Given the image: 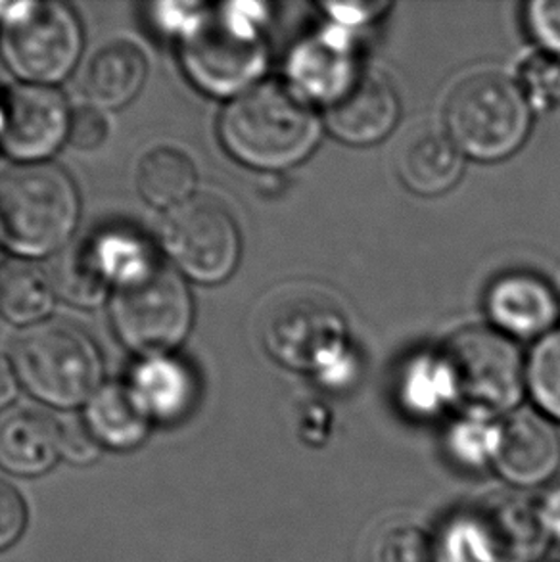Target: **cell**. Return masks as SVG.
Instances as JSON below:
<instances>
[{
    "label": "cell",
    "instance_id": "38",
    "mask_svg": "<svg viewBox=\"0 0 560 562\" xmlns=\"http://www.w3.org/2000/svg\"><path fill=\"white\" fill-rule=\"evenodd\" d=\"M538 513L549 540L560 543V484L547 490L539 499Z\"/></svg>",
    "mask_w": 560,
    "mask_h": 562
},
{
    "label": "cell",
    "instance_id": "7",
    "mask_svg": "<svg viewBox=\"0 0 560 562\" xmlns=\"http://www.w3.org/2000/svg\"><path fill=\"white\" fill-rule=\"evenodd\" d=\"M438 353L462 413L503 418L516 411L526 390V367L508 336L493 328H464Z\"/></svg>",
    "mask_w": 560,
    "mask_h": 562
},
{
    "label": "cell",
    "instance_id": "17",
    "mask_svg": "<svg viewBox=\"0 0 560 562\" xmlns=\"http://www.w3.org/2000/svg\"><path fill=\"white\" fill-rule=\"evenodd\" d=\"M395 166L407 189L436 196L453 189L461 179L464 154L444 131L421 127L403 138Z\"/></svg>",
    "mask_w": 560,
    "mask_h": 562
},
{
    "label": "cell",
    "instance_id": "39",
    "mask_svg": "<svg viewBox=\"0 0 560 562\" xmlns=\"http://www.w3.org/2000/svg\"><path fill=\"white\" fill-rule=\"evenodd\" d=\"M18 394V374H15L12 359L0 353V411L7 409L14 402Z\"/></svg>",
    "mask_w": 560,
    "mask_h": 562
},
{
    "label": "cell",
    "instance_id": "37",
    "mask_svg": "<svg viewBox=\"0 0 560 562\" xmlns=\"http://www.w3.org/2000/svg\"><path fill=\"white\" fill-rule=\"evenodd\" d=\"M323 8L336 25L351 30V27L374 22L377 18L390 10L392 4L390 2H326Z\"/></svg>",
    "mask_w": 560,
    "mask_h": 562
},
{
    "label": "cell",
    "instance_id": "15",
    "mask_svg": "<svg viewBox=\"0 0 560 562\" xmlns=\"http://www.w3.org/2000/svg\"><path fill=\"white\" fill-rule=\"evenodd\" d=\"M400 120V99L387 77L365 71L361 79L333 106L325 108V123L334 137L348 145L380 143Z\"/></svg>",
    "mask_w": 560,
    "mask_h": 562
},
{
    "label": "cell",
    "instance_id": "14",
    "mask_svg": "<svg viewBox=\"0 0 560 562\" xmlns=\"http://www.w3.org/2000/svg\"><path fill=\"white\" fill-rule=\"evenodd\" d=\"M485 312L501 335H549L559 319V297L549 282L526 271L501 274L485 294Z\"/></svg>",
    "mask_w": 560,
    "mask_h": 562
},
{
    "label": "cell",
    "instance_id": "1",
    "mask_svg": "<svg viewBox=\"0 0 560 562\" xmlns=\"http://www.w3.org/2000/svg\"><path fill=\"white\" fill-rule=\"evenodd\" d=\"M221 143L235 160L279 171L305 160L321 138L310 102L290 85L258 83L236 97L221 115Z\"/></svg>",
    "mask_w": 560,
    "mask_h": 562
},
{
    "label": "cell",
    "instance_id": "35",
    "mask_svg": "<svg viewBox=\"0 0 560 562\" xmlns=\"http://www.w3.org/2000/svg\"><path fill=\"white\" fill-rule=\"evenodd\" d=\"M108 122L99 108H79L71 112L69 123V145L76 146L77 150H97L107 143Z\"/></svg>",
    "mask_w": 560,
    "mask_h": 562
},
{
    "label": "cell",
    "instance_id": "24",
    "mask_svg": "<svg viewBox=\"0 0 560 562\" xmlns=\"http://www.w3.org/2000/svg\"><path fill=\"white\" fill-rule=\"evenodd\" d=\"M403 409L415 418H436L457 407L453 382L438 350L411 359L397 387Z\"/></svg>",
    "mask_w": 560,
    "mask_h": 562
},
{
    "label": "cell",
    "instance_id": "27",
    "mask_svg": "<svg viewBox=\"0 0 560 562\" xmlns=\"http://www.w3.org/2000/svg\"><path fill=\"white\" fill-rule=\"evenodd\" d=\"M500 420L478 413H461L444 438L449 459L467 471L492 469L500 443Z\"/></svg>",
    "mask_w": 560,
    "mask_h": 562
},
{
    "label": "cell",
    "instance_id": "16",
    "mask_svg": "<svg viewBox=\"0 0 560 562\" xmlns=\"http://www.w3.org/2000/svg\"><path fill=\"white\" fill-rule=\"evenodd\" d=\"M490 533L497 562H539L549 548L538 502L523 494H493L474 505Z\"/></svg>",
    "mask_w": 560,
    "mask_h": 562
},
{
    "label": "cell",
    "instance_id": "28",
    "mask_svg": "<svg viewBox=\"0 0 560 562\" xmlns=\"http://www.w3.org/2000/svg\"><path fill=\"white\" fill-rule=\"evenodd\" d=\"M434 541L438 562H497L477 507L457 510L441 526Z\"/></svg>",
    "mask_w": 560,
    "mask_h": 562
},
{
    "label": "cell",
    "instance_id": "8",
    "mask_svg": "<svg viewBox=\"0 0 560 562\" xmlns=\"http://www.w3.org/2000/svg\"><path fill=\"white\" fill-rule=\"evenodd\" d=\"M531 108L518 85L495 74L464 79L446 108L447 135L474 160L516 153L530 131Z\"/></svg>",
    "mask_w": 560,
    "mask_h": 562
},
{
    "label": "cell",
    "instance_id": "9",
    "mask_svg": "<svg viewBox=\"0 0 560 562\" xmlns=\"http://www.w3.org/2000/svg\"><path fill=\"white\" fill-rule=\"evenodd\" d=\"M194 304L187 284L158 266L130 286L115 290L112 321L120 340L143 358L169 356L189 336Z\"/></svg>",
    "mask_w": 560,
    "mask_h": 562
},
{
    "label": "cell",
    "instance_id": "34",
    "mask_svg": "<svg viewBox=\"0 0 560 562\" xmlns=\"http://www.w3.org/2000/svg\"><path fill=\"white\" fill-rule=\"evenodd\" d=\"M27 522V509L22 495L10 482L0 479V551L22 538Z\"/></svg>",
    "mask_w": 560,
    "mask_h": 562
},
{
    "label": "cell",
    "instance_id": "10",
    "mask_svg": "<svg viewBox=\"0 0 560 562\" xmlns=\"http://www.w3.org/2000/svg\"><path fill=\"white\" fill-rule=\"evenodd\" d=\"M161 246L192 281L220 284L240 259V233L225 205L210 196L190 198L167 213Z\"/></svg>",
    "mask_w": 560,
    "mask_h": 562
},
{
    "label": "cell",
    "instance_id": "6",
    "mask_svg": "<svg viewBox=\"0 0 560 562\" xmlns=\"http://www.w3.org/2000/svg\"><path fill=\"white\" fill-rule=\"evenodd\" d=\"M83 30L61 2H0V56L23 85L53 87L76 69Z\"/></svg>",
    "mask_w": 560,
    "mask_h": 562
},
{
    "label": "cell",
    "instance_id": "13",
    "mask_svg": "<svg viewBox=\"0 0 560 562\" xmlns=\"http://www.w3.org/2000/svg\"><path fill=\"white\" fill-rule=\"evenodd\" d=\"M492 469L516 490L551 482L560 469V436L553 420L538 409H516L501 418Z\"/></svg>",
    "mask_w": 560,
    "mask_h": 562
},
{
    "label": "cell",
    "instance_id": "40",
    "mask_svg": "<svg viewBox=\"0 0 560 562\" xmlns=\"http://www.w3.org/2000/svg\"><path fill=\"white\" fill-rule=\"evenodd\" d=\"M323 423H326V413L321 407H313L310 413H305V438L311 441H321L318 434L323 432Z\"/></svg>",
    "mask_w": 560,
    "mask_h": 562
},
{
    "label": "cell",
    "instance_id": "29",
    "mask_svg": "<svg viewBox=\"0 0 560 562\" xmlns=\"http://www.w3.org/2000/svg\"><path fill=\"white\" fill-rule=\"evenodd\" d=\"M526 387L539 413L560 423V328H553L531 350Z\"/></svg>",
    "mask_w": 560,
    "mask_h": 562
},
{
    "label": "cell",
    "instance_id": "41",
    "mask_svg": "<svg viewBox=\"0 0 560 562\" xmlns=\"http://www.w3.org/2000/svg\"><path fill=\"white\" fill-rule=\"evenodd\" d=\"M4 123H7V106L0 102V135L4 131Z\"/></svg>",
    "mask_w": 560,
    "mask_h": 562
},
{
    "label": "cell",
    "instance_id": "30",
    "mask_svg": "<svg viewBox=\"0 0 560 562\" xmlns=\"http://www.w3.org/2000/svg\"><path fill=\"white\" fill-rule=\"evenodd\" d=\"M369 562H438L436 541L413 522L390 525L374 536Z\"/></svg>",
    "mask_w": 560,
    "mask_h": 562
},
{
    "label": "cell",
    "instance_id": "36",
    "mask_svg": "<svg viewBox=\"0 0 560 562\" xmlns=\"http://www.w3.org/2000/svg\"><path fill=\"white\" fill-rule=\"evenodd\" d=\"M61 426L60 456L69 463L91 464L100 456V446L87 425L79 420H68Z\"/></svg>",
    "mask_w": 560,
    "mask_h": 562
},
{
    "label": "cell",
    "instance_id": "5",
    "mask_svg": "<svg viewBox=\"0 0 560 562\" xmlns=\"http://www.w3.org/2000/svg\"><path fill=\"white\" fill-rule=\"evenodd\" d=\"M22 386L43 403L74 409L102 387L100 351L83 330L66 323H43L25 330L12 348Z\"/></svg>",
    "mask_w": 560,
    "mask_h": 562
},
{
    "label": "cell",
    "instance_id": "26",
    "mask_svg": "<svg viewBox=\"0 0 560 562\" xmlns=\"http://www.w3.org/2000/svg\"><path fill=\"white\" fill-rule=\"evenodd\" d=\"M56 296L77 307H97L107 300L110 284L92 259L89 243L68 244L56 254L51 271Z\"/></svg>",
    "mask_w": 560,
    "mask_h": 562
},
{
    "label": "cell",
    "instance_id": "3",
    "mask_svg": "<svg viewBox=\"0 0 560 562\" xmlns=\"http://www.w3.org/2000/svg\"><path fill=\"white\" fill-rule=\"evenodd\" d=\"M264 22L266 7L258 2H231L205 10L179 48L190 81L217 99H236L256 87L267 69Z\"/></svg>",
    "mask_w": 560,
    "mask_h": 562
},
{
    "label": "cell",
    "instance_id": "33",
    "mask_svg": "<svg viewBox=\"0 0 560 562\" xmlns=\"http://www.w3.org/2000/svg\"><path fill=\"white\" fill-rule=\"evenodd\" d=\"M531 35L544 46V53L560 58V0H536L528 4Z\"/></svg>",
    "mask_w": 560,
    "mask_h": 562
},
{
    "label": "cell",
    "instance_id": "25",
    "mask_svg": "<svg viewBox=\"0 0 560 562\" xmlns=\"http://www.w3.org/2000/svg\"><path fill=\"white\" fill-rule=\"evenodd\" d=\"M89 250L100 274L115 290L141 281L159 266L150 244L125 228L102 231L89 240Z\"/></svg>",
    "mask_w": 560,
    "mask_h": 562
},
{
    "label": "cell",
    "instance_id": "32",
    "mask_svg": "<svg viewBox=\"0 0 560 562\" xmlns=\"http://www.w3.org/2000/svg\"><path fill=\"white\" fill-rule=\"evenodd\" d=\"M205 10L198 2H158L152 7L150 20L161 35L181 41L197 27Z\"/></svg>",
    "mask_w": 560,
    "mask_h": 562
},
{
    "label": "cell",
    "instance_id": "19",
    "mask_svg": "<svg viewBox=\"0 0 560 562\" xmlns=\"http://www.w3.org/2000/svg\"><path fill=\"white\" fill-rule=\"evenodd\" d=\"M61 426L37 409L0 418V467L18 476L51 471L60 457Z\"/></svg>",
    "mask_w": 560,
    "mask_h": 562
},
{
    "label": "cell",
    "instance_id": "11",
    "mask_svg": "<svg viewBox=\"0 0 560 562\" xmlns=\"http://www.w3.org/2000/svg\"><path fill=\"white\" fill-rule=\"evenodd\" d=\"M4 106L0 146L20 164H43L68 140L71 110L54 87L20 85Z\"/></svg>",
    "mask_w": 560,
    "mask_h": 562
},
{
    "label": "cell",
    "instance_id": "31",
    "mask_svg": "<svg viewBox=\"0 0 560 562\" xmlns=\"http://www.w3.org/2000/svg\"><path fill=\"white\" fill-rule=\"evenodd\" d=\"M518 87L531 110H549L560 104V58L538 53L524 61Z\"/></svg>",
    "mask_w": 560,
    "mask_h": 562
},
{
    "label": "cell",
    "instance_id": "4",
    "mask_svg": "<svg viewBox=\"0 0 560 562\" xmlns=\"http://www.w3.org/2000/svg\"><path fill=\"white\" fill-rule=\"evenodd\" d=\"M79 210L76 184L54 164H20L0 176V243L20 258H46L64 250Z\"/></svg>",
    "mask_w": 560,
    "mask_h": 562
},
{
    "label": "cell",
    "instance_id": "12",
    "mask_svg": "<svg viewBox=\"0 0 560 562\" xmlns=\"http://www.w3.org/2000/svg\"><path fill=\"white\" fill-rule=\"evenodd\" d=\"M288 85L310 104L333 106L361 79L357 48L346 27L334 25L295 46L288 60Z\"/></svg>",
    "mask_w": 560,
    "mask_h": 562
},
{
    "label": "cell",
    "instance_id": "21",
    "mask_svg": "<svg viewBox=\"0 0 560 562\" xmlns=\"http://www.w3.org/2000/svg\"><path fill=\"white\" fill-rule=\"evenodd\" d=\"M85 425L102 448L127 451L146 440L152 420L141 409L130 386L108 384L85 405Z\"/></svg>",
    "mask_w": 560,
    "mask_h": 562
},
{
    "label": "cell",
    "instance_id": "18",
    "mask_svg": "<svg viewBox=\"0 0 560 562\" xmlns=\"http://www.w3.org/2000/svg\"><path fill=\"white\" fill-rule=\"evenodd\" d=\"M152 423L171 425L187 417L198 400V380L181 359L144 358L127 384Z\"/></svg>",
    "mask_w": 560,
    "mask_h": 562
},
{
    "label": "cell",
    "instance_id": "20",
    "mask_svg": "<svg viewBox=\"0 0 560 562\" xmlns=\"http://www.w3.org/2000/svg\"><path fill=\"white\" fill-rule=\"evenodd\" d=\"M146 58L131 43H112L92 58L85 74V97L99 110L127 106L146 81Z\"/></svg>",
    "mask_w": 560,
    "mask_h": 562
},
{
    "label": "cell",
    "instance_id": "2",
    "mask_svg": "<svg viewBox=\"0 0 560 562\" xmlns=\"http://www.w3.org/2000/svg\"><path fill=\"white\" fill-rule=\"evenodd\" d=\"M261 340L280 366L317 374L331 390H344L357 374L348 321L331 297L318 292H288L267 307Z\"/></svg>",
    "mask_w": 560,
    "mask_h": 562
},
{
    "label": "cell",
    "instance_id": "23",
    "mask_svg": "<svg viewBox=\"0 0 560 562\" xmlns=\"http://www.w3.org/2000/svg\"><path fill=\"white\" fill-rule=\"evenodd\" d=\"M198 173L187 154L159 146L144 156L138 166L137 184L148 204L158 210H175L189 202L197 189Z\"/></svg>",
    "mask_w": 560,
    "mask_h": 562
},
{
    "label": "cell",
    "instance_id": "22",
    "mask_svg": "<svg viewBox=\"0 0 560 562\" xmlns=\"http://www.w3.org/2000/svg\"><path fill=\"white\" fill-rule=\"evenodd\" d=\"M56 290L51 273L33 261L0 266V313L12 325L37 327L53 313Z\"/></svg>",
    "mask_w": 560,
    "mask_h": 562
}]
</instances>
